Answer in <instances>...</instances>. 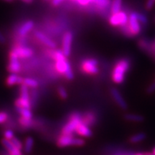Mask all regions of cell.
<instances>
[{"mask_svg":"<svg viewBox=\"0 0 155 155\" xmlns=\"http://www.w3.org/2000/svg\"><path fill=\"white\" fill-rule=\"evenodd\" d=\"M55 61V68L61 74H63L68 80H73L74 78L71 64L67 61L66 56L61 50H55L52 54Z\"/></svg>","mask_w":155,"mask_h":155,"instance_id":"6da1fadb","label":"cell"},{"mask_svg":"<svg viewBox=\"0 0 155 155\" xmlns=\"http://www.w3.org/2000/svg\"><path fill=\"white\" fill-rule=\"evenodd\" d=\"M130 68V61L127 58L119 60L114 65L112 71V81L116 84H121L124 82L126 74Z\"/></svg>","mask_w":155,"mask_h":155,"instance_id":"7a4b0ae2","label":"cell"},{"mask_svg":"<svg viewBox=\"0 0 155 155\" xmlns=\"http://www.w3.org/2000/svg\"><path fill=\"white\" fill-rule=\"evenodd\" d=\"M82 122V115L78 112H73L69 116L68 121L62 129V134L71 135L75 132L79 124Z\"/></svg>","mask_w":155,"mask_h":155,"instance_id":"3957f363","label":"cell"},{"mask_svg":"<svg viewBox=\"0 0 155 155\" xmlns=\"http://www.w3.org/2000/svg\"><path fill=\"white\" fill-rule=\"evenodd\" d=\"M85 144V140L81 138H75L73 134L60 136L57 140V145L59 147H66L70 146L81 147Z\"/></svg>","mask_w":155,"mask_h":155,"instance_id":"277c9868","label":"cell"},{"mask_svg":"<svg viewBox=\"0 0 155 155\" xmlns=\"http://www.w3.org/2000/svg\"><path fill=\"white\" fill-rule=\"evenodd\" d=\"M81 70L83 73L88 75H96L98 73V61L94 58L86 59L81 64Z\"/></svg>","mask_w":155,"mask_h":155,"instance_id":"5b68a950","label":"cell"},{"mask_svg":"<svg viewBox=\"0 0 155 155\" xmlns=\"http://www.w3.org/2000/svg\"><path fill=\"white\" fill-rule=\"evenodd\" d=\"M127 27L129 28L131 36H135L141 32V23L137 18V13L131 12L129 16Z\"/></svg>","mask_w":155,"mask_h":155,"instance_id":"8992f818","label":"cell"},{"mask_svg":"<svg viewBox=\"0 0 155 155\" xmlns=\"http://www.w3.org/2000/svg\"><path fill=\"white\" fill-rule=\"evenodd\" d=\"M129 20V16L125 12H119L116 14H112L109 18L110 24L113 26L123 27L127 25Z\"/></svg>","mask_w":155,"mask_h":155,"instance_id":"52a82bcc","label":"cell"},{"mask_svg":"<svg viewBox=\"0 0 155 155\" xmlns=\"http://www.w3.org/2000/svg\"><path fill=\"white\" fill-rule=\"evenodd\" d=\"M110 93H111L112 98H113L116 105L119 106L120 108H121L122 110L127 109L128 105L127 102H126L123 96H122L118 89H116V88H111V90H110Z\"/></svg>","mask_w":155,"mask_h":155,"instance_id":"ba28073f","label":"cell"},{"mask_svg":"<svg viewBox=\"0 0 155 155\" xmlns=\"http://www.w3.org/2000/svg\"><path fill=\"white\" fill-rule=\"evenodd\" d=\"M73 33L71 32H65L63 38V48L62 51L66 57H69L71 53V45L73 42Z\"/></svg>","mask_w":155,"mask_h":155,"instance_id":"9c48e42d","label":"cell"},{"mask_svg":"<svg viewBox=\"0 0 155 155\" xmlns=\"http://www.w3.org/2000/svg\"><path fill=\"white\" fill-rule=\"evenodd\" d=\"M11 53H14L19 58H28L33 55V50L31 48L22 47V46H17L14 48Z\"/></svg>","mask_w":155,"mask_h":155,"instance_id":"30bf717a","label":"cell"},{"mask_svg":"<svg viewBox=\"0 0 155 155\" xmlns=\"http://www.w3.org/2000/svg\"><path fill=\"white\" fill-rule=\"evenodd\" d=\"M8 71L11 73H17L21 71V64L19 61V58L12 53H10L9 55Z\"/></svg>","mask_w":155,"mask_h":155,"instance_id":"8fae6325","label":"cell"},{"mask_svg":"<svg viewBox=\"0 0 155 155\" xmlns=\"http://www.w3.org/2000/svg\"><path fill=\"white\" fill-rule=\"evenodd\" d=\"M1 143L4 148H5V150H7L10 155H22V150L16 148L14 146V144H12L11 140L3 138L2 139Z\"/></svg>","mask_w":155,"mask_h":155,"instance_id":"7c38bea8","label":"cell"},{"mask_svg":"<svg viewBox=\"0 0 155 155\" xmlns=\"http://www.w3.org/2000/svg\"><path fill=\"white\" fill-rule=\"evenodd\" d=\"M35 35L36 38L40 40L42 43H43L45 45L48 46V48H55L56 46V44L55 42H53L51 39L48 38L47 35H45L44 33L39 30L35 31Z\"/></svg>","mask_w":155,"mask_h":155,"instance_id":"4fadbf2b","label":"cell"},{"mask_svg":"<svg viewBox=\"0 0 155 155\" xmlns=\"http://www.w3.org/2000/svg\"><path fill=\"white\" fill-rule=\"evenodd\" d=\"M75 131V133L83 137H91L93 135V132L90 127L83 122H81L77 126Z\"/></svg>","mask_w":155,"mask_h":155,"instance_id":"5bb4252c","label":"cell"},{"mask_svg":"<svg viewBox=\"0 0 155 155\" xmlns=\"http://www.w3.org/2000/svg\"><path fill=\"white\" fill-rule=\"evenodd\" d=\"M82 122L88 127H91L96 124L97 116L94 112L88 111L82 115Z\"/></svg>","mask_w":155,"mask_h":155,"instance_id":"9a60e30c","label":"cell"},{"mask_svg":"<svg viewBox=\"0 0 155 155\" xmlns=\"http://www.w3.org/2000/svg\"><path fill=\"white\" fill-rule=\"evenodd\" d=\"M24 78L20 75H17V73H11L7 77L6 83L8 86H13L15 85H21L23 83Z\"/></svg>","mask_w":155,"mask_h":155,"instance_id":"2e32d148","label":"cell"},{"mask_svg":"<svg viewBox=\"0 0 155 155\" xmlns=\"http://www.w3.org/2000/svg\"><path fill=\"white\" fill-rule=\"evenodd\" d=\"M34 27V22L31 20H28L25 22L20 28H19L18 34L19 36L24 37L32 30Z\"/></svg>","mask_w":155,"mask_h":155,"instance_id":"e0dca14e","label":"cell"},{"mask_svg":"<svg viewBox=\"0 0 155 155\" xmlns=\"http://www.w3.org/2000/svg\"><path fill=\"white\" fill-rule=\"evenodd\" d=\"M124 119L127 121L134 122V123H141L144 121V117L141 114H126L124 116Z\"/></svg>","mask_w":155,"mask_h":155,"instance_id":"ac0fdd59","label":"cell"},{"mask_svg":"<svg viewBox=\"0 0 155 155\" xmlns=\"http://www.w3.org/2000/svg\"><path fill=\"white\" fill-rule=\"evenodd\" d=\"M19 124L22 128L25 129H30V128H35V121L32 119H27L22 116L19 118Z\"/></svg>","mask_w":155,"mask_h":155,"instance_id":"d6986e66","label":"cell"},{"mask_svg":"<svg viewBox=\"0 0 155 155\" xmlns=\"http://www.w3.org/2000/svg\"><path fill=\"white\" fill-rule=\"evenodd\" d=\"M147 138L146 134L144 132H140L135 134L132 136H131L129 139V141L131 144H137V143L141 142L145 140Z\"/></svg>","mask_w":155,"mask_h":155,"instance_id":"ffe728a7","label":"cell"},{"mask_svg":"<svg viewBox=\"0 0 155 155\" xmlns=\"http://www.w3.org/2000/svg\"><path fill=\"white\" fill-rule=\"evenodd\" d=\"M15 106L16 107H21V108H28V109H31L32 106H31L30 100L29 99H25V98H21L19 97L15 100Z\"/></svg>","mask_w":155,"mask_h":155,"instance_id":"44dd1931","label":"cell"},{"mask_svg":"<svg viewBox=\"0 0 155 155\" xmlns=\"http://www.w3.org/2000/svg\"><path fill=\"white\" fill-rule=\"evenodd\" d=\"M34 139L32 138V137H27L26 139H25L24 147H23L24 149H23V150H24V152L26 153V154H30V153L32 152L34 147Z\"/></svg>","mask_w":155,"mask_h":155,"instance_id":"7402d4cb","label":"cell"},{"mask_svg":"<svg viewBox=\"0 0 155 155\" xmlns=\"http://www.w3.org/2000/svg\"><path fill=\"white\" fill-rule=\"evenodd\" d=\"M16 110L17 113L20 114L21 116L24 118H27V119H32V113L30 111V109L25 108H21V107H16Z\"/></svg>","mask_w":155,"mask_h":155,"instance_id":"603a6c76","label":"cell"},{"mask_svg":"<svg viewBox=\"0 0 155 155\" xmlns=\"http://www.w3.org/2000/svg\"><path fill=\"white\" fill-rule=\"evenodd\" d=\"M19 97L25 98V99L30 100V95L29 93V88L25 84H21L19 88Z\"/></svg>","mask_w":155,"mask_h":155,"instance_id":"cb8c5ba5","label":"cell"},{"mask_svg":"<svg viewBox=\"0 0 155 155\" xmlns=\"http://www.w3.org/2000/svg\"><path fill=\"white\" fill-rule=\"evenodd\" d=\"M121 5L122 0H113L111 7V11L112 14H116V13L121 12Z\"/></svg>","mask_w":155,"mask_h":155,"instance_id":"d4e9b609","label":"cell"},{"mask_svg":"<svg viewBox=\"0 0 155 155\" xmlns=\"http://www.w3.org/2000/svg\"><path fill=\"white\" fill-rule=\"evenodd\" d=\"M23 84L27 86L28 88H36L39 86L38 81L34 78H24L23 81Z\"/></svg>","mask_w":155,"mask_h":155,"instance_id":"484cf974","label":"cell"},{"mask_svg":"<svg viewBox=\"0 0 155 155\" xmlns=\"http://www.w3.org/2000/svg\"><path fill=\"white\" fill-rule=\"evenodd\" d=\"M139 46L142 50L149 51L151 53H152V43H150L146 40H140L139 42Z\"/></svg>","mask_w":155,"mask_h":155,"instance_id":"4316f807","label":"cell"},{"mask_svg":"<svg viewBox=\"0 0 155 155\" xmlns=\"http://www.w3.org/2000/svg\"><path fill=\"white\" fill-rule=\"evenodd\" d=\"M38 97H39V94L38 91L35 90V88H32V93H31V95H30V103H31V106H32V108L35 107V106L37 104V102H38Z\"/></svg>","mask_w":155,"mask_h":155,"instance_id":"83f0119b","label":"cell"},{"mask_svg":"<svg viewBox=\"0 0 155 155\" xmlns=\"http://www.w3.org/2000/svg\"><path fill=\"white\" fill-rule=\"evenodd\" d=\"M91 3H94L98 7L106 8L110 5V0H91Z\"/></svg>","mask_w":155,"mask_h":155,"instance_id":"f1b7e54d","label":"cell"},{"mask_svg":"<svg viewBox=\"0 0 155 155\" xmlns=\"http://www.w3.org/2000/svg\"><path fill=\"white\" fill-rule=\"evenodd\" d=\"M58 95H59L62 99H67L68 97V94L67 91L65 90V88H63V86L58 87Z\"/></svg>","mask_w":155,"mask_h":155,"instance_id":"f546056e","label":"cell"},{"mask_svg":"<svg viewBox=\"0 0 155 155\" xmlns=\"http://www.w3.org/2000/svg\"><path fill=\"white\" fill-rule=\"evenodd\" d=\"M11 141L12 142V144H14V146L16 147V148L19 149V150H22L23 149V144L22 143V141L18 138H17V137H14V138H12L11 139Z\"/></svg>","mask_w":155,"mask_h":155,"instance_id":"4dcf8cb0","label":"cell"},{"mask_svg":"<svg viewBox=\"0 0 155 155\" xmlns=\"http://www.w3.org/2000/svg\"><path fill=\"white\" fill-rule=\"evenodd\" d=\"M15 137V134L14 131H13L12 129H7V130L5 131L4 132V138L9 139V140H11L12 139Z\"/></svg>","mask_w":155,"mask_h":155,"instance_id":"1f68e13d","label":"cell"},{"mask_svg":"<svg viewBox=\"0 0 155 155\" xmlns=\"http://www.w3.org/2000/svg\"><path fill=\"white\" fill-rule=\"evenodd\" d=\"M137 18H138V20L141 24L146 25L147 22H148V19H147L146 15L141 14V13H137Z\"/></svg>","mask_w":155,"mask_h":155,"instance_id":"d6a6232c","label":"cell"},{"mask_svg":"<svg viewBox=\"0 0 155 155\" xmlns=\"http://www.w3.org/2000/svg\"><path fill=\"white\" fill-rule=\"evenodd\" d=\"M9 119L8 114L5 111H0V124L5 123Z\"/></svg>","mask_w":155,"mask_h":155,"instance_id":"836d02e7","label":"cell"},{"mask_svg":"<svg viewBox=\"0 0 155 155\" xmlns=\"http://www.w3.org/2000/svg\"><path fill=\"white\" fill-rule=\"evenodd\" d=\"M154 92H155V82L154 81H153L150 86L147 87V93L148 94H153Z\"/></svg>","mask_w":155,"mask_h":155,"instance_id":"e575fe53","label":"cell"},{"mask_svg":"<svg viewBox=\"0 0 155 155\" xmlns=\"http://www.w3.org/2000/svg\"><path fill=\"white\" fill-rule=\"evenodd\" d=\"M155 4V0H147V4H146V7L147 9H150L154 7Z\"/></svg>","mask_w":155,"mask_h":155,"instance_id":"d590c367","label":"cell"},{"mask_svg":"<svg viewBox=\"0 0 155 155\" xmlns=\"http://www.w3.org/2000/svg\"><path fill=\"white\" fill-rule=\"evenodd\" d=\"M5 42H6L5 37L4 36V35H3L2 32L1 31H0V43L4 44V43H5Z\"/></svg>","mask_w":155,"mask_h":155,"instance_id":"8d00e7d4","label":"cell"},{"mask_svg":"<svg viewBox=\"0 0 155 155\" xmlns=\"http://www.w3.org/2000/svg\"><path fill=\"white\" fill-rule=\"evenodd\" d=\"M63 1V0H53V1H52V4H53L54 6H58Z\"/></svg>","mask_w":155,"mask_h":155,"instance_id":"74e56055","label":"cell"},{"mask_svg":"<svg viewBox=\"0 0 155 155\" xmlns=\"http://www.w3.org/2000/svg\"><path fill=\"white\" fill-rule=\"evenodd\" d=\"M140 155H155L152 152H140Z\"/></svg>","mask_w":155,"mask_h":155,"instance_id":"f35d334b","label":"cell"},{"mask_svg":"<svg viewBox=\"0 0 155 155\" xmlns=\"http://www.w3.org/2000/svg\"><path fill=\"white\" fill-rule=\"evenodd\" d=\"M23 2H26V3H31V2H32V1H33V0H22Z\"/></svg>","mask_w":155,"mask_h":155,"instance_id":"ab89813d","label":"cell"},{"mask_svg":"<svg viewBox=\"0 0 155 155\" xmlns=\"http://www.w3.org/2000/svg\"><path fill=\"white\" fill-rule=\"evenodd\" d=\"M121 155H124V154H121ZM129 155H140V153H136V154H129Z\"/></svg>","mask_w":155,"mask_h":155,"instance_id":"60d3db41","label":"cell"},{"mask_svg":"<svg viewBox=\"0 0 155 155\" xmlns=\"http://www.w3.org/2000/svg\"><path fill=\"white\" fill-rule=\"evenodd\" d=\"M152 152L154 153V154H155V147H154V148H153V150H152Z\"/></svg>","mask_w":155,"mask_h":155,"instance_id":"b9f144b4","label":"cell"},{"mask_svg":"<svg viewBox=\"0 0 155 155\" xmlns=\"http://www.w3.org/2000/svg\"><path fill=\"white\" fill-rule=\"evenodd\" d=\"M6 1H8V2H11V1H12V0H6Z\"/></svg>","mask_w":155,"mask_h":155,"instance_id":"7bdbcfd3","label":"cell"},{"mask_svg":"<svg viewBox=\"0 0 155 155\" xmlns=\"http://www.w3.org/2000/svg\"><path fill=\"white\" fill-rule=\"evenodd\" d=\"M45 1H53V0H45Z\"/></svg>","mask_w":155,"mask_h":155,"instance_id":"ee69618b","label":"cell"},{"mask_svg":"<svg viewBox=\"0 0 155 155\" xmlns=\"http://www.w3.org/2000/svg\"><path fill=\"white\" fill-rule=\"evenodd\" d=\"M154 81V82H155V78H154V81Z\"/></svg>","mask_w":155,"mask_h":155,"instance_id":"f6af8a7d","label":"cell"},{"mask_svg":"<svg viewBox=\"0 0 155 155\" xmlns=\"http://www.w3.org/2000/svg\"><path fill=\"white\" fill-rule=\"evenodd\" d=\"M7 155H10V154H7Z\"/></svg>","mask_w":155,"mask_h":155,"instance_id":"bcb514c9","label":"cell"}]
</instances>
